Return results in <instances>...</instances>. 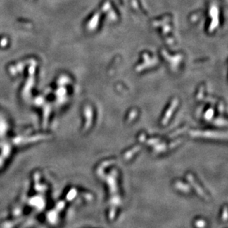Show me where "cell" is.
I'll return each instance as SVG.
<instances>
[{
	"instance_id": "1",
	"label": "cell",
	"mask_w": 228,
	"mask_h": 228,
	"mask_svg": "<svg viewBox=\"0 0 228 228\" xmlns=\"http://www.w3.org/2000/svg\"><path fill=\"white\" fill-rule=\"evenodd\" d=\"M188 179H189V181L191 182V185H193V186L194 187V188L196 189V191H197V192L199 193V194H200L201 196H202V197H204V198H206V199H208V196H206V194H205V193H204L203 190L201 188V187L199 186V185H198V184H197V182H196V180L194 179V177H193L192 175H191V174H189V175L188 176Z\"/></svg>"
},
{
	"instance_id": "2",
	"label": "cell",
	"mask_w": 228,
	"mask_h": 228,
	"mask_svg": "<svg viewBox=\"0 0 228 228\" xmlns=\"http://www.w3.org/2000/svg\"><path fill=\"white\" fill-rule=\"evenodd\" d=\"M191 133H194V134H199L196 135H199V136H204V137H219V138H222V135L221 133H216V132H191Z\"/></svg>"
}]
</instances>
